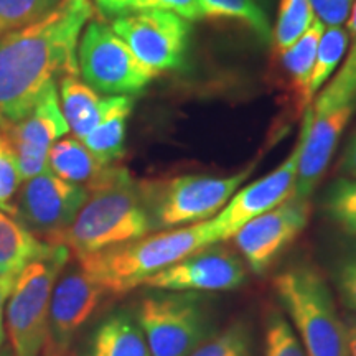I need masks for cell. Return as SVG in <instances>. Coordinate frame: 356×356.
I'll return each instance as SVG.
<instances>
[{"label":"cell","mask_w":356,"mask_h":356,"mask_svg":"<svg viewBox=\"0 0 356 356\" xmlns=\"http://www.w3.org/2000/svg\"><path fill=\"white\" fill-rule=\"evenodd\" d=\"M92 15L91 0H65L44 19L0 37V132L22 121L55 78L79 73L78 43Z\"/></svg>","instance_id":"cell-1"},{"label":"cell","mask_w":356,"mask_h":356,"mask_svg":"<svg viewBox=\"0 0 356 356\" xmlns=\"http://www.w3.org/2000/svg\"><path fill=\"white\" fill-rule=\"evenodd\" d=\"M88 191L74 221L53 243L63 244L76 259L144 238L155 229L145 184H139L127 168L113 165Z\"/></svg>","instance_id":"cell-2"},{"label":"cell","mask_w":356,"mask_h":356,"mask_svg":"<svg viewBox=\"0 0 356 356\" xmlns=\"http://www.w3.org/2000/svg\"><path fill=\"white\" fill-rule=\"evenodd\" d=\"M216 243H220V234L211 218L81 256L78 264L106 293L122 296L144 286L147 279L168 266Z\"/></svg>","instance_id":"cell-3"},{"label":"cell","mask_w":356,"mask_h":356,"mask_svg":"<svg viewBox=\"0 0 356 356\" xmlns=\"http://www.w3.org/2000/svg\"><path fill=\"white\" fill-rule=\"evenodd\" d=\"M274 291L296 325L307 356H350L345 322L330 287L310 264H296L274 279Z\"/></svg>","instance_id":"cell-4"},{"label":"cell","mask_w":356,"mask_h":356,"mask_svg":"<svg viewBox=\"0 0 356 356\" xmlns=\"http://www.w3.org/2000/svg\"><path fill=\"white\" fill-rule=\"evenodd\" d=\"M136 320L152 356H190L215 333L210 300L202 292L147 293Z\"/></svg>","instance_id":"cell-5"},{"label":"cell","mask_w":356,"mask_h":356,"mask_svg":"<svg viewBox=\"0 0 356 356\" xmlns=\"http://www.w3.org/2000/svg\"><path fill=\"white\" fill-rule=\"evenodd\" d=\"M71 252L56 244L50 256L30 262L17 275L7 300V332L15 356H42L48 345V314L53 287Z\"/></svg>","instance_id":"cell-6"},{"label":"cell","mask_w":356,"mask_h":356,"mask_svg":"<svg viewBox=\"0 0 356 356\" xmlns=\"http://www.w3.org/2000/svg\"><path fill=\"white\" fill-rule=\"evenodd\" d=\"M252 167L229 177L181 175L159 185L145 184L155 229H173L211 220L241 188Z\"/></svg>","instance_id":"cell-7"},{"label":"cell","mask_w":356,"mask_h":356,"mask_svg":"<svg viewBox=\"0 0 356 356\" xmlns=\"http://www.w3.org/2000/svg\"><path fill=\"white\" fill-rule=\"evenodd\" d=\"M78 71L84 83L104 96L137 95L155 78L113 26L95 19L79 38Z\"/></svg>","instance_id":"cell-8"},{"label":"cell","mask_w":356,"mask_h":356,"mask_svg":"<svg viewBox=\"0 0 356 356\" xmlns=\"http://www.w3.org/2000/svg\"><path fill=\"white\" fill-rule=\"evenodd\" d=\"M113 30L150 73L181 68L190 43V22L170 12L136 10L115 17Z\"/></svg>","instance_id":"cell-9"},{"label":"cell","mask_w":356,"mask_h":356,"mask_svg":"<svg viewBox=\"0 0 356 356\" xmlns=\"http://www.w3.org/2000/svg\"><path fill=\"white\" fill-rule=\"evenodd\" d=\"M22 184L10 215L50 244L74 221L89 195L84 186L61 180L48 170Z\"/></svg>","instance_id":"cell-10"},{"label":"cell","mask_w":356,"mask_h":356,"mask_svg":"<svg viewBox=\"0 0 356 356\" xmlns=\"http://www.w3.org/2000/svg\"><path fill=\"white\" fill-rule=\"evenodd\" d=\"M310 211L309 200L292 197L236 231L231 239H234L249 269L256 274L266 273L280 252L307 228Z\"/></svg>","instance_id":"cell-11"},{"label":"cell","mask_w":356,"mask_h":356,"mask_svg":"<svg viewBox=\"0 0 356 356\" xmlns=\"http://www.w3.org/2000/svg\"><path fill=\"white\" fill-rule=\"evenodd\" d=\"M70 132L60 106L56 81L50 83L29 114L0 134L7 137L15 152L22 181L48 170L51 145Z\"/></svg>","instance_id":"cell-12"},{"label":"cell","mask_w":356,"mask_h":356,"mask_svg":"<svg viewBox=\"0 0 356 356\" xmlns=\"http://www.w3.org/2000/svg\"><path fill=\"white\" fill-rule=\"evenodd\" d=\"M246 277L248 269L241 257L216 243L160 270L144 286L157 291L225 292L241 287Z\"/></svg>","instance_id":"cell-13"},{"label":"cell","mask_w":356,"mask_h":356,"mask_svg":"<svg viewBox=\"0 0 356 356\" xmlns=\"http://www.w3.org/2000/svg\"><path fill=\"white\" fill-rule=\"evenodd\" d=\"M104 296V289L79 264L61 270L51 293L44 356L68 353L79 328L91 318Z\"/></svg>","instance_id":"cell-14"},{"label":"cell","mask_w":356,"mask_h":356,"mask_svg":"<svg viewBox=\"0 0 356 356\" xmlns=\"http://www.w3.org/2000/svg\"><path fill=\"white\" fill-rule=\"evenodd\" d=\"M300 147L299 137L291 155L274 172L256 180L254 184L241 186V190L236 191L226 207L213 216L220 241L231 239L248 221L264 215L296 195Z\"/></svg>","instance_id":"cell-15"},{"label":"cell","mask_w":356,"mask_h":356,"mask_svg":"<svg viewBox=\"0 0 356 356\" xmlns=\"http://www.w3.org/2000/svg\"><path fill=\"white\" fill-rule=\"evenodd\" d=\"M356 106L314 108L307 106L300 127V157L296 195L309 200L327 172L341 134L348 126Z\"/></svg>","instance_id":"cell-16"},{"label":"cell","mask_w":356,"mask_h":356,"mask_svg":"<svg viewBox=\"0 0 356 356\" xmlns=\"http://www.w3.org/2000/svg\"><path fill=\"white\" fill-rule=\"evenodd\" d=\"M58 96L70 131L79 140L88 136L119 101V96H101L79 78V73L61 76Z\"/></svg>","instance_id":"cell-17"},{"label":"cell","mask_w":356,"mask_h":356,"mask_svg":"<svg viewBox=\"0 0 356 356\" xmlns=\"http://www.w3.org/2000/svg\"><path fill=\"white\" fill-rule=\"evenodd\" d=\"M48 172L70 184L91 190L108 175L113 165H104L76 137H61L48 152Z\"/></svg>","instance_id":"cell-18"},{"label":"cell","mask_w":356,"mask_h":356,"mask_svg":"<svg viewBox=\"0 0 356 356\" xmlns=\"http://www.w3.org/2000/svg\"><path fill=\"white\" fill-rule=\"evenodd\" d=\"M86 356H152L145 335L127 312H115L97 325Z\"/></svg>","instance_id":"cell-19"},{"label":"cell","mask_w":356,"mask_h":356,"mask_svg":"<svg viewBox=\"0 0 356 356\" xmlns=\"http://www.w3.org/2000/svg\"><path fill=\"white\" fill-rule=\"evenodd\" d=\"M55 246L0 210V275H19L30 262L50 256Z\"/></svg>","instance_id":"cell-20"},{"label":"cell","mask_w":356,"mask_h":356,"mask_svg":"<svg viewBox=\"0 0 356 356\" xmlns=\"http://www.w3.org/2000/svg\"><path fill=\"white\" fill-rule=\"evenodd\" d=\"M134 97L119 96L118 104L81 142L86 149L104 165H113L124 155L127 119L132 113Z\"/></svg>","instance_id":"cell-21"},{"label":"cell","mask_w":356,"mask_h":356,"mask_svg":"<svg viewBox=\"0 0 356 356\" xmlns=\"http://www.w3.org/2000/svg\"><path fill=\"white\" fill-rule=\"evenodd\" d=\"M323 30L325 25L315 17V20L312 22L309 30L304 35H300L286 50L279 51L280 58H282V66L292 79L293 91L299 95V106L304 111L309 106L307 91H309L310 76L312 71H314L315 56H317V48Z\"/></svg>","instance_id":"cell-22"},{"label":"cell","mask_w":356,"mask_h":356,"mask_svg":"<svg viewBox=\"0 0 356 356\" xmlns=\"http://www.w3.org/2000/svg\"><path fill=\"white\" fill-rule=\"evenodd\" d=\"M348 44L350 37L345 26H325L317 48V56H315L309 91H307V102H309V106L314 102L320 89L325 86V83L332 78V74L335 73L338 66L343 61Z\"/></svg>","instance_id":"cell-23"},{"label":"cell","mask_w":356,"mask_h":356,"mask_svg":"<svg viewBox=\"0 0 356 356\" xmlns=\"http://www.w3.org/2000/svg\"><path fill=\"white\" fill-rule=\"evenodd\" d=\"M204 19L234 20L251 29L261 42L273 40V29L267 12L256 0H200Z\"/></svg>","instance_id":"cell-24"},{"label":"cell","mask_w":356,"mask_h":356,"mask_svg":"<svg viewBox=\"0 0 356 356\" xmlns=\"http://www.w3.org/2000/svg\"><path fill=\"white\" fill-rule=\"evenodd\" d=\"M315 20L312 0H280L279 15L273 30L277 51L286 50L304 35Z\"/></svg>","instance_id":"cell-25"},{"label":"cell","mask_w":356,"mask_h":356,"mask_svg":"<svg viewBox=\"0 0 356 356\" xmlns=\"http://www.w3.org/2000/svg\"><path fill=\"white\" fill-rule=\"evenodd\" d=\"M63 2L65 0H0V37L44 19Z\"/></svg>","instance_id":"cell-26"},{"label":"cell","mask_w":356,"mask_h":356,"mask_svg":"<svg viewBox=\"0 0 356 356\" xmlns=\"http://www.w3.org/2000/svg\"><path fill=\"white\" fill-rule=\"evenodd\" d=\"M190 356H252L251 328L238 320L220 333H213Z\"/></svg>","instance_id":"cell-27"},{"label":"cell","mask_w":356,"mask_h":356,"mask_svg":"<svg viewBox=\"0 0 356 356\" xmlns=\"http://www.w3.org/2000/svg\"><path fill=\"white\" fill-rule=\"evenodd\" d=\"M350 104L356 106V40L337 76L312 102L314 108H337Z\"/></svg>","instance_id":"cell-28"},{"label":"cell","mask_w":356,"mask_h":356,"mask_svg":"<svg viewBox=\"0 0 356 356\" xmlns=\"http://www.w3.org/2000/svg\"><path fill=\"white\" fill-rule=\"evenodd\" d=\"M325 210L346 233L356 234V178L335 181L325 197Z\"/></svg>","instance_id":"cell-29"},{"label":"cell","mask_w":356,"mask_h":356,"mask_svg":"<svg viewBox=\"0 0 356 356\" xmlns=\"http://www.w3.org/2000/svg\"><path fill=\"white\" fill-rule=\"evenodd\" d=\"M264 356H307L299 337L279 312H270L267 318Z\"/></svg>","instance_id":"cell-30"},{"label":"cell","mask_w":356,"mask_h":356,"mask_svg":"<svg viewBox=\"0 0 356 356\" xmlns=\"http://www.w3.org/2000/svg\"><path fill=\"white\" fill-rule=\"evenodd\" d=\"M22 185V177L13 147L0 134V210L10 215L12 203Z\"/></svg>","instance_id":"cell-31"},{"label":"cell","mask_w":356,"mask_h":356,"mask_svg":"<svg viewBox=\"0 0 356 356\" xmlns=\"http://www.w3.org/2000/svg\"><path fill=\"white\" fill-rule=\"evenodd\" d=\"M136 10H162L181 17L186 22L204 19L200 0H134L129 12Z\"/></svg>","instance_id":"cell-32"},{"label":"cell","mask_w":356,"mask_h":356,"mask_svg":"<svg viewBox=\"0 0 356 356\" xmlns=\"http://www.w3.org/2000/svg\"><path fill=\"white\" fill-rule=\"evenodd\" d=\"M353 3L355 0H312L315 17L325 26L343 25Z\"/></svg>","instance_id":"cell-33"},{"label":"cell","mask_w":356,"mask_h":356,"mask_svg":"<svg viewBox=\"0 0 356 356\" xmlns=\"http://www.w3.org/2000/svg\"><path fill=\"white\" fill-rule=\"evenodd\" d=\"M335 280L338 292H340L345 305L356 312V254L346 257L340 262Z\"/></svg>","instance_id":"cell-34"},{"label":"cell","mask_w":356,"mask_h":356,"mask_svg":"<svg viewBox=\"0 0 356 356\" xmlns=\"http://www.w3.org/2000/svg\"><path fill=\"white\" fill-rule=\"evenodd\" d=\"M134 0H92V6L99 10L104 17H115L124 15L131 10Z\"/></svg>","instance_id":"cell-35"},{"label":"cell","mask_w":356,"mask_h":356,"mask_svg":"<svg viewBox=\"0 0 356 356\" xmlns=\"http://www.w3.org/2000/svg\"><path fill=\"white\" fill-rule=\"evenodd\" d=\"M17 275H0V346L3 343V309L10 296Z\"/></svg>","instance_id":"cell-36"},{"label":"cell","mask_w":356,"mask_h":356,"mask_svg":"<svg viewBox=\"0 0 356 356\" xmlns=\"http://www.w3.org/2000/svg\"><path fill=\"white\" fill-rule=\"evenodd\" d=\"M340 170L346 175L356 178V134L351 137L348 147H346L343 157L340 162Z\"/></svg>","instance_id":"cell-37"},{"label":"cell","mask_w":356,"mask_h":356,"mask_svg":"<svg viewBox=\"0 0 356 356\" xmlns=\"http://www.w3.org/2000/svg\"><path fill=\"white\" fill-rule=\"evenodd\" d=\"M343 322L346 327V337H348L350 356H356V315H351Z\"/></svg>","instance_id":"cell-38"},{"label":"cell","mask_w":356,"mask_h":356,"mask_svg":"<svg viewBox=\"0 0 356 356\" xmlns=\"http://www.w3.org/2000/svg\"><path fill=\"white\" fill-rule=\"evenodd\" d=\"M346 32H348V37H350V42H355L356 40V0H355V3H353V7H351V10H350V15H348V19H346Z\"/></svg>","instance_id":"cell-39"},{"label":"cell","mask_w":356,"mask_h":356,"mask_svg":"<svg viewBox=\"0 0 356 356\" xmlns=\"http://www.w3.org/2000/svg\"><path fill=\"white\" fill-rule=\"evenodd\" d=\"M257 3H259V6L264 8V10L269 13V10H270V7H273V3H274V0H256Z\"/></svg>","instance_id":"cell-40"}]
</instances>
